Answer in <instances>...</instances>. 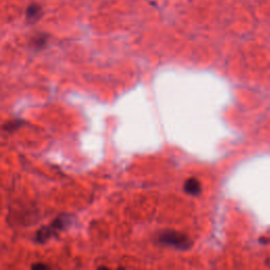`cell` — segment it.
Here are the masks:
<instances>
[{"mask_svg":"<svg viewBox=\"0 0 270 270\" xmlns=\"http://www.w3.org/2000/svg\"><path fill=\"white\" fill-rule=\"evenodd\" d=\"M158 242L164 246H170L178 250H187L192 246V241L184 233L177 231H165L159 237Z\"/></svg>","mask_w":270,"mask_h":270,"instance_id":"1","label":"cell"},{"mask_svg":"<svg viewBox=\"0 0 270 270\" xmlns=\"http://www.w3.org/2000/svg\"><path fill=\"white\" fill-rule=\"evenodd\" d=\"M26 20L29 22H36L40 17H41V14H42V11H41V7L37 4H32L30 5L28 8H26Z\"/></svg>","mask_w":270,"mask_h":270,"instance_id":"2","label":"cell"},{"mask_svg":"<svg viewBox=\"0 0 270 270\" xmlns=\"http://www.w3.org/2000/svg\"><path fill=\"white\" fill-rule=\"evenodd\" d=\"M57 230L50 225L48 227H43L36 233V242L38 243H44L47 242L49 238H51L53 235H56Z\"/></svg>","mask_w":270,"mask_h":270,"instance_id":"3","label":"cell"},{"mask_svg":"<svg viewBox=\"0 0 270 270\" xmlns=\"http://www.w3.org/2000/svg\"><path fill=\"white\" fill-rule=\"evenodd\" d=\"M184 189L188 194H190V196H199L202 191V187H201L200 182L194 177L187 179L186 183H185V186H184Z\"/></svg>","mask_w":270,"mask_h":270,"instance_id":"4","label":"cell"},{"mask_svg":"<svg viewBox=\"0 0 270 270\" xmlns=\"http://www.w3.org/2000/svg\"><path fill=\"white\" fill-rule=\"evenodd\" d=\"M47 41H48V35H46V34H38V35H36V36H34L32 38L31 44H32V47L35 50H40L44 46H46Z\"/></svg>","mask_w":270,"mask_h":270,"instance_id":"5","label":"cell"},{"mask_svg":"<svg viewBox=\"0 0 270 270\" xmlns=\"http://www.w3.org/2000/svg\"><path fill=\"white\" fill-rule=\"evenodd\" d=\"M22 124V122H19V121H14V122H11V123H8L4 126L5 130L7 131H13L15 129L19 128V126Z\"/></svg>","mask_w":270,"mask_h":270,"instance_id":"6","label":"cell"},{"mask_svg":"<svg viewBox=\"0 0 270 270\" xmlns=\"http://www.w3.org/2000/svg\"><path fill=\"white\" fill-rule=\"evenodd\" d=\"M32 268L33 269H46V268H48V266L47 265H43V264H34L32 266Z\"/></svg>","mask_w":270,"mask_h":270,"instance_id":"7","label":"cell"}]
</instances>
